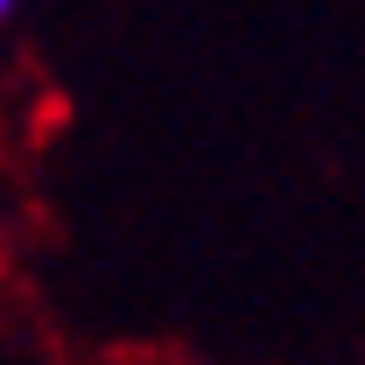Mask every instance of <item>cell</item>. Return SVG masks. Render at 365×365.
<instances>
[{
  "label": "cell",
  "mask_w": 365,
  "mask_h": 365,
  "mask_svg": "<svg viewBox=\"0 0 365 365\" xmlns=\"http://www.w3.org/2000/svg\"><path fill=\"white\" fill-rule=\"evenodd\" d=\"M14 7H21V0H0V14H14Z\"/></svg>",
  "instance_id": "6da1fadb"
}]
</instances>
